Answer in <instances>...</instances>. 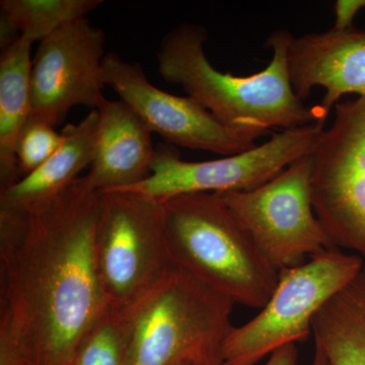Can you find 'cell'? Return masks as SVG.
<instances>
[{"mask_svg":"<svg viewBox=\"0 0 365 365\" xmlns=\"http://www.w3.org/2000/svg\"><path fill=\"white\" fill-rule=\"evenodd\" d=\"M292 34L273 31L264 47L273 51L265 68L248 76L223 73L204 51L207 31L182 23L163 38L157 52L163 81L181 86L220 123L260 138L272 129L325 124L318 105L311 107L297 97L290 81L287 49Z\"/></svg>","mask_w":365,"mask_h":365,"instance_id":"7a4b0ae2","label":"cell"},{"mask_svg":"<svg viewBox=\"0 0 365 365\" xmlns=\"http://www.w3.org/2000/svg\"><path fill=\"white\" fill-rule=\"evenodd\" d=\"M32 46L20 37L0 55V191L19 181L16 140L32 116Z\"/></svg>","mask_w":365,"mask_h":365,"instance_id":"9a60e30c","label":"cell"},{"mask_svg":"<svg viewBox=\"0 0 365 365\" xmlns=\"http://www.w3.org/2000/svg\"><path fill=\"white\" fill-rule=\"evenodd\" d=\"M265 365H299V350L297 344H288L276 350Z\"/></svg>","mask_w":365,"mask_h":365,"instance_id":"ffe728a7","label":"cell"},{"mask_svg":"<svg viewBox=\"0 0 365 365\" xmlns=\"http://www.w3.org/2000/svg\"><path fill=\"white\" fill-rule=\"evenodd\" d=\"M312 155L256 188L217 193L278 272L336 248L314 213Z\"/></svg>","mask_w":365,"mask_h":365,"instance_id":"52a82bcc","label":"cell"},{"mask_svg":"<svg viewBox=\"0 0 365 365\" xmlns=\"http://www.w3.org/2000/svg\"><path fill=\"white\" fill-rule=\"evenodd\" d=\"M86 176L32 215L0 210V365H71L107 311Z\"/></svg>","mask_w":365,"mask_h":365,"instance_id":"6da1fadb","label":"cell"},{"mask_svg":"<svg viewBox=\"0 0 365 365\" xmlns=\"http://www.w3.org/2000/svg\"><path fill=\"white\" fill-rule=\"evenodd\" d=\"M98 115L95 153L86 179L100 192L124 190L150 175L155 148L153 132L121 100L103 98Z\"/></svg>","mask_w":365,"mask_h":365,"instance_id":"4fadbf2b","label":"cell"},{"mask_svg":"<svg viewBox=\"0 0 365 365\" xmlns=\"http://www.w3.org/2000/svg\"><path fill=\"white\" fill-rule=\"evenodd\" d=\"M105 44L104 30L86 18L41 41L31 71L32 115L57 126L76 106L97 109L105 97Z\"/></svg>","mask_w":365,"mask_h":365,"instance_id":"8fae6325","label":"cell"},{"mask_svg":"<svg viewBox=\"0 0 365 365\" xmlns=\"http://www.w3.org/2000/svg\"><path fill=\"white\" fill-rule=\"evenodd\" d=\"M176 365H194L191 364V362H182V364H176Z\"/></svg>","mask_w":365,"mask_h":365,"instance_id":"7402d4cb","label":"cell"},{"mask_svg":"<svg viewBox=\"0 0 365 365\" xmlns=\"http://www.w3.org/2000/svg\"><path fill=\"white\" fill-rule=\"evenodd\" d=\"M334 109L312 155L314 210L336 248L365 261V97Z\"/></svg>","mask_w":365,"mask_h":365,"instance_id":"9c48e42d","label":"cell"},{"mask_svg":"<svg viewBox=\"0 0 365 365\" xmlns=\"http://www.w3.org/2000/svg\"><path fill=\"white\" fill-rule=\"evenodd\" d=\"M312 330L326 365H365V263L316 314Z\"/></svg>","mask_w":365,"mask_h":365,"instance_id":"2e32d148","label":"cell"},{"mask_svg":"<svg viewBox=\"0 0 365 365\" xmlns=\"http://www.w3.org/2000/svg\"><path fill=\"white\" fill-rule=\"evenodd\" d=\"M290 81L300 100L316 88L325 95L318 105L324 120L346 95L365 97V31L350 29L292 36L287 49Z\"/></svg>","mask_w":365,"mask_h":365,"instance_id":"7c38bea8","label":"cell"},{"mask_svg":"<svg viewBox=\"0 0 365 365\" xmlns=\"http://www.w3.org/2000/svg\"><path fill=\"white\" fill-rule=\"evenodd\" d=\"M364 263L359 255L332 248L279 271L275 290L260 313L235 326L227 336L220 365H256L284 346L307 340L316 314L351 282Z\"/></svg>","mask_w":365,"mask_h":365,"instance_id":"5b68a950","label":"cell"},{"mask_svg":"<svg viewBox=\"0 0 365 365\" xmlns=\"http://www.w3.org/2000/svg\"><path fill=\"white\" fill-rule=\"evenodd\" d=\"M96 267L108 307H128L172 265L160 201L136 192H101Z\"/></svg>","mask_w":365,"mask_h":365,"instance_id":"8992f818","label":"cell"},{"mask_svg":"<svg viewBox=\"0 0 365 365\" xmlns=\"http://www.w3.org/2000/svg\"><path fill=\"white\" fill-rule=\"evenodd\" d=\"M163 204L173 264L235 304L265 306L279 272L217 193L187 194Z\"/></svg>","mask_w":365,"mask_h":365,"instance_id":"277c9868","label":"cell"},{"mask_svg":"<svg viewBox=\"0 0 365 365\" xmlns=\"http://www.w3.org/2000/svg\"><path fill=\"white\" fill-rule=\"evenodd\" d=\"M128 328L123 309L108 307L71 365H126Z\"/></svg>","mask_w":365,"mask_h":365,"instance_id":"ac0fdd59","label":"cell"},{"mask_svg":"<svg viewBox=\"0 0 365 365\" xmlns=\"http://www.w3.org/2000/svg\"><path fill=\"white\" fill-rule=\"evenodd\" d=\"M324 130L322 123L287 129L252 150L206 162H187L177 148L160 143L155 148L150 177L124 190L160 202L187 194L247 191L313 155Z\"/></svg>","mask_w":365,"mask_h":365,"instance_id":"ba28073f","label":"cell"},{"mask_svg":"<svg viewBox=\"0 0 365 365\" xmlns=\"http://www.w3.org/2000/svg\"><path fill=\"white\" fill-rule=\"evenodd\" d=\"M312 365H326L323 354H322V352L319 351V349H317V348H314V359Z\"/></svg>","mask_w":365,"mask_h":365,"instance_id":"44dd1931","label":"cell"},{"mask_svg":"<svg viewBox=\"0 0 365 365\" xmlns=\"http://www.w3.org/2000/svg\"><path fill=\"white\" fill-rule=\"evenodd\" d=\"M98 115L91 110L81 121L62 129L63 143L32 174L0 191V210L32 215L49 205L90 169L95 153Z\"/></svg>","mask_w":365,"mask_h":365,"instance_id":"5bb4252c","label":"cell"},{"mask_svg":"<svg viewBox=\"0 0 365 365\" xmlns=\"http://www.w3.org/2000/svg\"><path fill=\"white\" fill-rule=\"evenodd\" d=\"M62 132L39 116L32 115L21 129L16 145L19 180L32 174L58 150L63 143Z\"/></svg>","mask_w":365,"mask_h":365,"instance_id":"d6986e66","label":"cell"},{"mask_svg":"<svg viewBox=\"0 0 365 365\" xmlns=\"http://www.w3.org/2000/svg\"><path fill=\"white\" fill-rule=\"evenodd\" d=\"M102 4V0H1L0 47L6 49L20 37L41 42Z\"/></svg>","mask_w":365,"mask_h":365,"instance_id":"e0dca14e","label":"cell"},{"mask_svg":"<svg viewBox=\"0 0 365 365\" xmlns=\"http://www.w3.org/2000/svg\"><path fill=\"white\" fill-rule=\"evenodd\" d=\"M103 79L153 133L175 148L230 157L258 145L257 137L225 126L193 98L160 90L140 64L125 61L117 53L106 54Z\"/></svg>","mask_w":365,"mask_h":365,"instance_id":"30bf717a","label":"cell"},{"mask_svg":"<svg viewBox=\"0 0 365 365\" xmlns=\"http://www.w3.org/2000/svg\"><path fill=\"white\" fill-rule=\"evenodd\" d=\"M235 302L172 264L123 309L126 365H220Z\"/></svg>","mask_w":365,"mask_h":365,"instance_id":"3957f363","label":"cell"}]
</instances>
